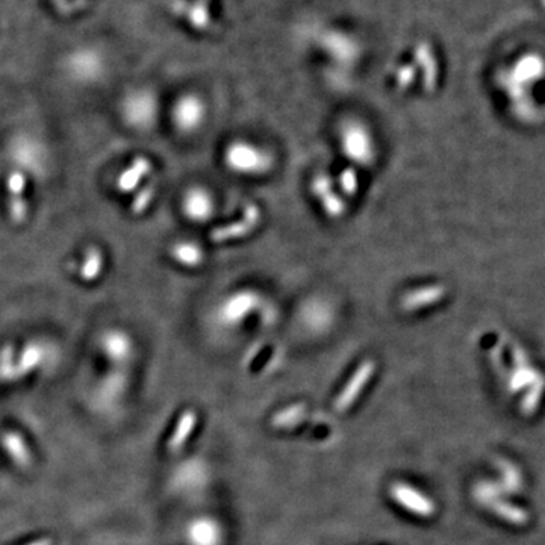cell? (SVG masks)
<instances>
[{
  "mask_svg": "<svg viewBox=\"0 0 545 545\" xmlns=\"http://www.w3.org/2000/svg\"><path fill=\"white\" fill-rule=\"evenodd\" d=\"M342 151L349 156V160L359 164L368 166L375 158V146L370 132L359 123H349L342 129L341 135Z\"/></svg>",
  "mask_w": 545,
  "mask_h": 545,
  "instance_id": "obj_8",
  "label": "cell"
},
{
  "mask_svg": "<svg viewBox=\"0 0 545 545\" xmlns=\"http://www.w3.org/2000/svg\"><path fill=\"white\" fill-rule=\"evenodd\" d=\"M195 426H197V414L195 411H186L184 414L180 415L179 421L176 424L175 432H173L171 438L169 439V444H167L169 452H179L180 448L184 447V444L190 438Z\"/></svg>",
  "mask_w": 545,
  "mask_h": 545,
  "instance_id": "obj_23",
  "label": "cell"
},
{
  "mask_svg": "<svg viewBox=\"0 0 545 545\" xmlns=\"http://www.w3.org/2000/svg\"><path fill=\"white\" fill-rule=\"evenodd\" d=\"M498 468L502 472V483L498 485L503 492L507 494H516L524 489V474L521 471L520 468L516 467L515 463H512L511 461L503 459L498 463Z\"/></svg>",
  "mask_w": 545,
  "mask_h": 545,
  "instance_id": "obj_25",
  "label": "cell"
},
{
  "mask_svg": "<svg viewBox=\"0 0 545 545\" xmlns=\"http://www.w3.org/2000/svg\"><path fill=\"white\" fill-rule=\"evenodd\" d=\"M28 545H54V541L50 540V538H41V540L34 541V542H30Z\"/></svg>",
  "mask_w": 545,
  "mask_h": 545,
  "instance_id": "obj_32",
  "label": "cell"
},
{
  "mask_svg": "<svg viewBox=\"0 0 545 545\" xmlns=\"http://www.w3.org/2000/svg\"><path fill=\"white\" fill-rule=\"evenodd\" d=\"M2 443H4L6 452L10 453L11 458L14 459V463L19 467H30L32 463V456H30V448L26 446L25 439L22 438L19 434L10 432V434H5Z\"/></svg>",
  "mask_w": 545,
  "mask_h": 545,
  "instance_id": "obj_26",
  "label": "cell"
},
{
  "mask_svg": "<svg viewBox=\"0 0 545 545\" xmlns=\"http://www.w3.org/2000/svg\"><path fill=\"white\" fill-rule=\"evenodd\" d=\"M102 350L108 358L116 360H126L132 355V341L125 332L108 331L100 341Z\"/></svg>",
  "mask_w": 545,
  "mask_h": 545,
  "instance_id": "obj_21",
  "label": "cell"
},
{
  "mask_svg": "<svg viewBox=\"0 0 545 545\" xmlns=\"http://www.w3.org/2000/svg\"><path fill=\"white\" fill-rule=\"evenodd\" d=\"M542 79H545V58L540 52H524L498 74V83L514 103L518 117L529 114L527 108L533 111L532 91Z\"/></svg>",
  "mask_w": 545,
  "mask_h": 545,
  "instance_id": "obj_1",
  "label": "cell"
},
{
  "mask_svg": "<svg viewBox=\"0 0 545 545\" xmlns=\"http://www.w3.org/2000/svg\"><path fill=\"white\" fill-rule=\"evenodd\" d=\"M173 10L197 32L210 30L212 26V10L208 0H177Z\"/></svg>",
  "mask_w": 545,
  "mask_h": 545,
  "instance_id": "obj_16",
  "label": "cell"
},
{
  "mask_svg": "<svg viewBox=\"0 0 545 545\" xmlns=\"http://www.w3.org/2000/svg\"><path fill=\"white\" fill-rule=\"evenodd\" d=\"M170 256L176 263L188 268L199 267L204 258L202 248L191 241H179L171 246Z\"/></svg>",
  "mask_w": 545,
  "mask_h": 545,
  "instance_id": "obj_24",
  "label": "cell"
},
{
  "mask_svg": "<svg viewBox=\"0 0 545 545\" xmlns=\"http://www.w3.org/2000/svg\"><path fill=\"white\" fill-rule=\"evenodd\" d=\"M340 186L342 193L347 195H355L359 188V180L353 169H346L340 176Z\"/></svg>",
  "mask_w": 545,
  "mask_h": 545,
  "instance_id": "obj_31",
  "label": "cell"
},
{
  "mask_svg": "<svg viewBox=\"0 0 545 545\" xmlns=\"http://www.w3.org/2000/svg\"><path fill=\"white\" fill-rule=\"evenodd\" d=\"M224 162L235 173L243 175H261L270 170L272 156L261 151L254 144L235 142L224 151Z\"/></svg>",
  "mask_w": 545,
  "mask_h": 545,
  "instance_id": "obj_6",
  "label": "cell"
},
{
  "mask_svg": "<svg viewBox=\"0 0 545 545\" xmlns=\"http://www.w3.org/2000/svg\"><path fill=\"white\" fill-rule=\"evenodd\" d=\"M487 506L494 515L498 516L500 520L506 521L507 524H512V526H527L531 521V514L524 507L512 505L511 502H506L503 497H498L491 503H488Z\"/></svg>",
  "mask_w": 545,
  "mask_h": 545,
  "instance_id": "obj_22",
  "label": "cell"
},
{
  "mask_svg": "<svg viewBox=\"0 0 545 545\" xmlns=\"http://www.w3.org/2000/svg\"><path fill=\"white\" fill-rule=\"evenodd\" d=\"M507 347H509L512 367L511 368L505 367L500 371V375L506 384L509 394H518L521 391L529 390L532 385L545 377V375L532 364L529 355L523 347L516 344L515 341H507Z\"/></svg>",
  "mask_w": 545,
  "mask_h": 545,
  "instance_id": "obj_5",
  "label": "cell"
},
{
  "mask_svg": "<svg viewBox=\"0 0 545 545\" xmlns=\"http://www.w3.org/2000/svg\"><path fill=\"white\" fill-rule=\"evenodd\" d=\"M376 364L371 359L360 362V366L356 368L355 373L351 375L350 379L347 382L344 390L341 391L338 399L335 400L336 412H344L350 408L351 404L355 403L356 399L359 397L360 393L364 391L367 384L370 382L371 377L375 375Z\"/></svg>",
  "mask_w": 545,
  "mask_h": 545,
  "instance_id": "obj_12",
  "label": "cell"
},
{
  "mask_svg": "<svg viewBox=\"0 0 545 545\" xmlns=\"http://www.w3.org/2000/svg\"><path fill=\"white\" fill-rule=\"evenodd\" d=\"M259 223H261V211L256 204H248L244 210L243 219L211 230V241L224 243L229 239L244 238L248 234H252V230L256 229Z\"/></svg>",
  "mask_w": 545,
  "mask_h": 545,
  "instance_id": "obj_10",
  "label": "cell"
},
{
  "mask_svg": "<svg viewBox=\"0 0 545 545\" xmlns=\"http://www.w3.org/2000/svg\"><path fill=\"white\" fill-rule=\"evenodd\" d=\"M156 186L155 180H149L146 186H143L142 190L138 191L134 197H132L131 204H129V212L134 217H142L146 214L151 204L153 203V200L156 197Z\"/></svg>",
  "mask_w": 545,
  "mask_h": 545,
  "instance_id": "obj_28",
  "label": "cell"
},
{
  "mask_svg": "<svg viewBox=\"0 0 545 545\" xmlns=\"http://www.w3.org/2000/svg\"><path fill=\"white\" fill-rule=\"evenodd\" d=\"M417 76H419V70L415 67L414 63L403 64V65L395 68V85H397L400 91H406V90L412 87V83L415 82Z\"/></svg>",
  "mask_w": 545,
  "mask_h": 545,
  "instance_id": "obj_29",
  "label": "cell"
},
{
  "mask_svg": "<svg viewBox=\"0 0 545 545\" xmlns=\"http://www.w3.org/2000/svg\"><path fill=\"white\" fill-rule=\"evenodd\" d=\"M151 171H153V162L149 160V156H135L129 162V166L125 167L118 173L116 184H114L118 195H132V193H135L140 188L143 180L151 177Z\"/></svg>",
  "mask_w": 545,
  "mask_h": 545,
  "instance_id": "obj_11",
  "label": "cell"
},
{
  "mask_svg": "<svg viewBox=\"0 0 545 545\" xmlns=\"http://www.w3.org/2000/svg\"><path fill=\"white\" fill-rule=\"evenodd\" d=\"M446 294H447L446 287L439 283L415 288L404 294L402 298V307L408 312L420 311V309L434 307L437 303L441 302L446 298Z\"/></svg>",
  "mask_w": 545,
  "mask_h": 545,
  "instance_id": "obj_19",
  "label": "cell"
},
{
  "mask_svg": "<svg viewBox=\"0 0 545 545\" xmlns=\"http://www.w3.org/2000/svg\"><path fill=\"white\" fill-rule=\"evenodd\" d=\"M182 211L186 219L195 223H203L212 217L215 211L214 199L208 191L203 188H191L186 191L184 202H182Z\"/></svg>",
  "mask_w": 545,
  "mask_h": 545,
  "instance_id": "obj_17",
  "label": "cell"
},
{
  "mask_svg": "<svg viewBox=\"0 0 545 545\" xmlns=\"http://www.w3.org/2000/svg\"><path fill=\"white\" fill-rule=\"evenodd\" d=\"M259 296L254 291H238L226 298L220 307V318L226 324H237L246 320L259 307Z\"/></svg>",
  "mask_w": 545,
  "mask_h": 545,
  "instance_id": "obj_13",
  "label": "cell"
},
{
  "mask_svg": "<svg viewBox=\"0 0 545 545\" xmlns=\"http://www.w3.org/2000/svg\"><path fill=\"white\" fill-rule=\"evenodd\" d=\"M175 126L184 134L199 129L206 116V107L197 94H186L176 100L173 107Z\"/></svg>",
  "mask_w": 545,
  "mask_h": 545,
  "instance_id": "obj_9",
  "label": "cell"
},
{
  "mask_svg": "<svg viewBox=\"0 0 545 545\" xmlns=\"http://www.w3.org/2000/svg\"><path fill=\"white\" fill-rule=\"evenodd\" d=\"M414 64L423 76V88L428 93H434L438 87L439 63L434 46L428 41H419L414 46Z\"/></svg>",
  "mask_w": 545,
  "mask_h": 545,
  "instance_id": "obj_15",
  "label": "cell"
},
{
  "mask_svg": "<svg viewBox=\"0 0 545 545\" xmlns=\"http://www.w3.org/2000/svg\"><path fill=\"white\" fill-rule=\"evenodd\" d=\"M312 193L322 202L323 210L332 219H338L346 212V203L332 188V182L327 176H318L312 182Z\"/></svg>",
  "mask_w": 545,
  "mask_h": 545,
  "instance_id": "obj_20",
  "label": "cell"
},
{
  "mask_svg": "<svg viewBox=\"0 0 545 545\" xmlns=\"http://www.w3.org/2000/svg\"><path fill=\"white\" fill-rule=\"evenodd\" d=\"M28 188L30 176L26 175L25 171L11 167L5 176L6 212L14 226H23L30 219Z\"/></svg>",
  "mask_w": 545,
  "mask_h": 545,
  "instance_id": "obj_7",
  "label": "cell"
},
{
  "mask_svg": "<svg viewBox=\"0 0 545 545\" xmlns=\"http://www.w3.org/2000/svg\"><path fill=\"white\" fill-rule=\"evenodd\" d=\"M105 268H107V256L102 248L99 246H88L83 250L82 258L76 268V278L82 283L91 285L102 278Z\"/></svg>",
  "mask_w": 545,
  "mask_h": 545,
  "instance_id": "obj_18",
  "label": "cell"
},
{
  "mask_svg": "<svg viewBox=\"0 0 545 545\" xmlns=\"http://www.w3.org/2000/svg\"><path fill=\"white\" fill-rule=\"evenodd\" d=\"M312 41L320 48L323 54L335 63L351 65L362 54V43L355 34L338 26L327 25L312 28Z\"/></svg>",
  "mask_w": 545,
  "mask_h": 545,
  "instance_id": "obj_2",
  "label": "cell"
},
{
  "mask_svg": "<svg viewBox=\"0 0 545 545\" xmlns=\"http://www.w3.org/2000/svg\"><path fill=\"white\" fill-rule=\"evenodd\" d=\"M391 497L394 498V502L400 506L404 507L406 511L414 514V515L428 518L437 511L434 502L424 496L421 492L417 491L415 488L409 487L406 483H394L391 488Z\"/></svg>",
  "mask_w": 545,
  "mask_h": 545,
  "instance_id": "obj_14",
  "label": "cell"
},
{
  "mask_svg": "<svg viewBox=\"0 0 545 545\" xmlns=\"http://www.w3.org/2000/svg\"><path fill=\"white\" fill-rule=\"evenodd\" d=\"M64 72L76 83H94L107 72V58L99 48L79 46L64 58Z\"/></svg>",
  "mask_w": 545,
  "mask_h": 545,
  "instance_id": "obj_3",
  "label": "cell"
},
{
  "mask_svg": "<svg viewBox=\"0 0 545 545\" xmlns=\"http://www.w3.org/2000/svg\"><path fill=\"white\" fill-rule=\"evenodd\" d=\"M305 404H296L291 408L285 409L282 412H279L278 415H274L272 419V426L274 428H287V426H294L298 423V420H302L305 417Z\"/></svg>",
  "mask_w": 545,
  "mask_h": 545,
  "instance_id": "obj_30",
  "label": "cell"
},
{
  "mask_svg": "<svg viewBox=\"0 0 545 545\" xmlns=\"http://www.w3.org/2000/svg\"><path fill=\"white\" fill-rule=\"evenodd\" d=\"M208 2H212V0H208Z\"/></svg>",
  "mask_w": 545,
  "mask_h": 545,
  "instance_id": "obj_33",
  "label": "cell"
},
{
  "mask_svg": "<svg viewBox=\"0 0 545 545\" xmlns=\"http://www.w3.org/2000/svg\"><path fill=\"white\" fill-rule=\"evenodd\" d=\"M122 117L135 131H147L153 126L158 111L155 94L149 88H136L125 94L120 103Z\"/></svg>",
  "mask_w": 545,
  "mask_h": 545,
  "instance_id": "obj_4",
  "label": "cell"
},
{
  "mask_svg": "<svg viewBox=\"0 0 545 545\" xmlns=\"http://www.w3.org/2000/svg\"><path fill=\"white\" fill-rule=\"evenodd\" d=\"M545 394V377L538 380L535 385H532L529 390L524 391V394L521 397L520 412L523 417H533L538 412L542 397Z\"/></svg>",
  "mask_w": 545,
  "mask_h": 545,
  "instance_id": "obj_27",
  "label": "cell"
}]
</instances>
